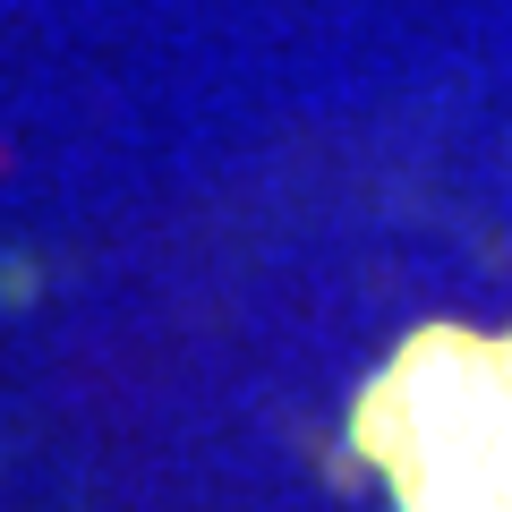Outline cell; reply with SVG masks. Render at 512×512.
I'll return each mask as SVG.
<instances>
[{
  "instance_id": "6da1fadb",
  "label": "cell",
  "mask_w": 512,
  "mask_h": 512,
  "mask_svg": "<svg viewBox=\"0 0 512 512\" xmlns=\"http://www.w3.org/2000/svg\"><path fill=\"white\" fill-rule=\"evenodd\" d=\"M453 410L461 436H436L419 512H512V350H461Z\"/></svg>"
}]
</instances>
